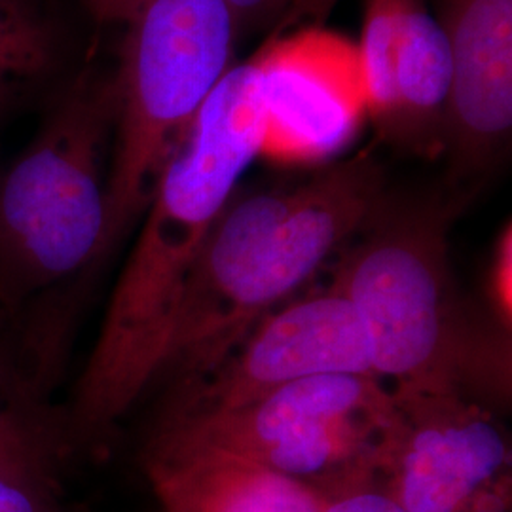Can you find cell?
I'll list each match as a JSON object with an SVG mask.
<instances>
[{"label": "cell", "mask_w": 512, "mask_h": 512, "mask_svg": "<svg viewBox=\"0 0 512 512\" xmlns=\"http://www.w3.org/2000/svg\"><path fill=\"white\" fill-rule=\"evenodd\" d=\"M0 512H54L46 461H0Z\"/></svg>", "instance_id": "obj_15"}, {"label": "cell", "mask_w": 512, "mask_h": 512, "mask_svg": "<svg viewBox=\"0 0 512 512\" xmlns=\"http://www.w3.org/2000/svg\"><path fill=\"white\" fill-rule=\"evenodd\" d=\"M114 80L84 76L0 177V308L99 264L107 226Z\"/></svg>", "instance_id": "obj_3"}, {"label": "cell", "mask_w": 512, "mask_h": 512, "mask_svg": "<svg viewBox=\"0 0 512 512\" xmlns=\"http://www.w3.org/2000/svg\"><path fill=\"white\" fill-rule=\"evenodd\" d=\"M463 196L385 194L336 256L330 285L363 323L374 374L393 391L511 401V330L459 294L450 230Z\"/></svg>", "instance_id": "obj_2"}, {"label": "cell", "mask_w": 512, "mask_h": 512, "mask_svg": "<svg viewBox=\"0 0 512 512\" xmlns=\"http://www.w3.org/2000/svg\"><path fill=\"white\" fill-rule=\"evenodd\" d=\"M260 145L258 74L251 59L220 80L158 179L76 384L67 414L76 439L107 437L150 389L190 268Z\"/></svg>", "instance_id": "obj_1"}, {"label": "cell", "mask_w": 512, "mask_h": 512, "mask_svg": "<svg viewBox=\"0 0 512 512\" xmlns=\"http://www.w3.org/2000/svg\"><path fill=\"white\" fill-rule=\"evenodd\" d=\"M323 374L376 376L359 313L330 283L264 313L213 365L165 387L160 414L215 416Z\"/></svg>", "instance_id": "obj_6"}, {"label": "cell", "mask_w": 512, "mask_h": 512, "mask_svg": "<svg viewBox=\"0 0 512 512\" xmlns=\"http://www.w3.org/2000/svg\"><path fill=\"white\" fill-rule=\"evenodd\" d=\"M126 25L99 264L145 217L167 160L234 67L239 35L224 0H147Z\"/></svg>", "instance_id": "obj_4"}, {"label": "cell", "mask_w": 512, "mask_h": 512, "mask_svg": "<svg viewBox=\"0 0 512 512\" xmlns=\"http://www.w3.org/2000/svg\"><path fill=\"white\" fill-rule=\"evenodd\" d=\"M484 308L499 325L512 329V230L507 224L495 241L494 253L486 275Z\"/></svg>", "instance_id": "obj_16"}, {"label": "cell", "mask_w": 512, "mask_h": 512, "mask_svg": "<svg viewBox=\"0 0 512 512\" xmlns=\"http://www.w3.org/2000/svg\"><path fill=\"white\" fill-rule=\"evenodd\" d=\"M52 433L0 365V461H46Z\"/></svg>", "instance_id": "obj_14"}, {"label": "cell", "mask_w": 512, "mask_h": 512, "mask_svg": "<svg viewBox=\"0 0 512 512\" xmlns=\"http://www.w3.org/2000/svg\"><path fill=\"white\" fill-rule=\"evenodd\" d=\"M147 0H88L93 14L101 21L128 23Z\"/></svg>", "instance_id": "obj_19"}, {"label": "cell", "mask_w": 512, "mask_h": 512, "mask_svg": "<svg viewBox=\"0 0 512 512\" xmlns=\"http://www.w3.org/2000/svg\"><path fill=\"white\" fill-rule=\"evenodd\" d=\"M59 35L33 0H0V109L54 69Z\"/></svg>", "instance_id": "obj_13"}, {"label": "cell", "mask_w": 512, "mask_h": 512, "mask_svg": "<svg viewBox=\"0 0 512 512\" xmlns=\"http://www.w3.org/2000/svg\"><path fill=\"white\" fill-rule=\"evenodd\" d=\"M452 88L442 152L452 192L486 177L512 129V0H440ZM465 198V196H463Z\"/></svg>", "instance_id": "obj_10"}, {"label": "cell", "mask_w": 512, "mask_h": 512, "mask_svg": "<svg viewBox=\"0 0 512 512\" xmlns=\"http://www.w3.org/2000/svg\"><path fill=\"white\" fill-rule=\"evenodd\" d=\"M294 194L296 186L266 188L232 196L222 209L186 277L150 389L200 374L228 349L239 300Z\"/></svg>", "instance_id": "obj_9"}, {"label": "cell", "mask_w": 512, "mask_h": 512, "mask_svg": "<svg viewBox=\"0 0 512 512\" xmlns=\"http://www.w3.org/2000/svg\"><path fill=\"white\" fill-rule=\"evenodd\" d=\"M389 86L391 112L380 133L416 154L442 152L452 61L439 19L427 12L423 0H404Z\"/></svg>", "instance_id": "obj_12"}, {"label": "cell", "mask_w": 512, "mask_h": 512, "mask_svg": "<svg viewBox=\"0 0 512 512\" xmlns=\"http://www.w3.org/2000/svg\"><path fill=\"white\" fill-rule=\"evenodd\" d=\"M260 154L289 165L325 164L368 118L357 44L325 29L279 38L253 57Z\"/></svg>", "instance_id": "obj_8"}, {"label": "cell", "mask_w": 512, "mask_h": 512, "mask_svg": "<svg viewBox=\"0 0 512 512\" xmlns=\"http://www.w3.org/2000/svg\"><path fill=\"white\" fill-rule=\"evenodd\" d=\"M325 512H403L391 499L374 490L332 501Z\"/></svg>", "instance_id": "obj_18"}, {"label": "cell", "mask_w": 512, "mask_h": 512, "mask_svg": "<svg viewBox=\"0 0 512 512\" xmlns=\"http://www.w3.org/2000/svg\"><path fill=\"white\" fill-rule=\"evenodd\" d=\"M158 512H325L308 486L217 446L150 429L141 452Z\"/></svg>", "instance_id": "obj_11"}, {"label": "cell", "mask_w": 512, "mask_h": 512, "mask_svg": "<svg viewBox=\"0 0 512 512\" xmlns=\"http://www.w3.org/2000/svg\"><path fill=\"white\" fill-rule=\"evenodd\" d=\"M393 397L401 427L374 492L403 512H512L511 439L494 410L459 395Z\"/></svg>", "instance_id": "obj_7"}, {"label": "cell", "mask_w": 512, "mask_h": 512, "mask_svg": "<svg viewBox=\"0 0 512 512\" xmlns=\"http://www.w3.org/2000/svg\"><path fill=\"white\" fill-rule=\"evenodd\" d=\"M236 19L238 31L264 29L281 19L321 8L329 0H224Z\"/></svg>", "instance_id": "obj_17"}, {"label": "cell", "mask_w": 512, "mask_h": 512, "mask_svg": "<svg viewBox=\"0 0 512 512\" xmlns=\"http://www.w3.org/2000/svg\"><path fill=\"white\" fill-rule=\"evenodd\" d=\"M399 427V406L380 378L323 374L215 416L158 414L150 429L253 459L332 503L376 490Z\"/></svg>", "instance_id": "obj_5"}]
</instances>
